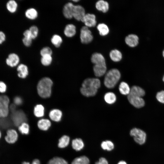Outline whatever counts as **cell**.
Returning a JSON list of instances; mask_svg holds the SVG:
<instances>
[{
	"label": "cell",
	"mask_w": 164,
	"mask_h": 164,
	"mask_svg": "<svg viewBox=\"0 0 164 164\" xmlns=\"http://www.w3.org/2000/svg\"><path fill=\"white\" fill-rule=\"evenodd\" d=\"M101 85V81L98 78H87L82 83L80 89V92L85 97L93 96L97 94Z\"/></svg>",
	"instance_id": "cell-1"
},
{
	"label": "cell",
	"mask_w": 164,
	"mask_h": 164,
	"mask_svg": "<svg viewBox=\"0 0 164 164\" xmlns=\"http://www.w3.org/2000/svg\"><path fill=\"white\" fill-rule=\"evenodd\" d=\"M53 84L52 80L49 77H45L41 79L37 86V91L39 95L43 98L49 97L51 94Z\"/></svg>",
	"instance_id": "cell-2"
},
{
	"label": "cell",
	"mask_w": 164,
	"mask_h": 164,
	"mask_svg": "<svg viewBox=\"0 0 164 164\" xmlns=\"http://www.w3.org/2000/svg\"><path fill=\"white\" fill-rule=\"evenodd\" d=\"M121 76L119 71L115 68L112 69L106 73L104 80V84L107 88H113L117 84Z\"/></svg>",
	"instance_id": "cell-3"
},
{
	"label": "cell",
	"mask_w": 164,
	"mask_h": 164,
	"mask_svg": "<svg viewBox=\"0 0 164 164\" xmlns=\"http://www.w3.org/2000/svg\"><path fill=\"white\" fill-rule=\"evenodd\" d=\"M130 135L133 137L135 141L140 145L144 144L146 141V133L142 130L134 128L130 131Z\"/></svg>",
	"instance_id": "cell-4"
},
{
	"label": "cell",
	"mask_w": 164,
	"mask_h": 164,
	"mask_svg": "<svg viewBox=\"0 0 164 164\" xmlns=\"http://www.w3.org/2000/svg\"><path fill=\"white\" fill-rule=\"evenodd\" d=\"M80 39L81 42L83 44H88L93 40V36L91 32L87 27L83 26L80 30Z\"/></svg>",
	"instance_id": "cell-5"
},
{
	"label": "cell",
	"mask_w": 164,
	"mask_h": 164,
	"mask_svg": "<svg viewBox=\"0 0 164 164\" xmlns=\"http://www.w3.org/2000/svg\"><path fill=\"white\" fill-rule=\"evenodd\" d=\"M11 119L14 124L18 126L25 122L26 119L25 114L21 110H16L12 112Z\"/></svg>",
	"instance_id": "cell-6"
},
{
	"label": "cell",
	"mask_w": 164,
	"mask_h": 164,
	"mask_svg": "<svg viewBox=\"0 0 164 164\" xmlns=\"http://www.w3.org/2000/svg\"><path fill=\"white\" fill-rule=\"evenodd\" d=\"M129 103L137 108H141L145 105V101L142 97L129 94L127 96Z\"/></svg>",
	"instance_id": "cell-7"
},
{
	"label": "cell",
	"mask_w": 164,
	"mask_h": 164,
	"mask_svg": "<svg viewBox=\"0 0 164 164\" xmlns=\"http://www.w3.org/2000/svg\"><path fill=\"white\" fill-rule=\"evenodd\" d=\"M74 5L71 2H67L64 5L62 9V13L66 19H70L73 18Z\"/></svg>",
	"instance_id": "cell-8"
},
{
	"label": "cell",
	"mask_w": 164,
	"mask_h": 164,
	"mask_svg": "<svg viewBox=\"0 0 164 164\" xmlns=\"http://www.w3.org/2000/svg\"><path fill=\"white\" fill-rule=\"evenodd\" d=\"M18 138V135L17 131L11 128L7 131L4 139L8 143L13 144L17 141Z\"/></svg>",
	"instance_id": "cell-9"
},
{
	"label": "cell",
	"mask_w": 164,
	"mask_h": 164,
	"mask_svg": "<svg viewBox=\"0 0 164 164\" xmlns=\"http://www.w3.org/2000/svg\"><path fill=\"white\" fill-rule=\"evenodd\" d=\"M81 21L88 27H94L97 24L96 16L93 14H86Z\"/></svg>",
	"instance_id": "cell-10"
},
{
	"label": "cell",
	"mask_w": 164,
	"mask_h": 164,
	"mask_svg": "<svg viewBox=\"0 0 164 164\" xmlns=\"http://www.w3.org/2000/svg\"><path fill=\"white\" fill-rule=\"evenodd\" d=\"M86 14L84 8L79 5H75L73 9V18L78 21H81Z\"/></svg>",
	"instance_id": "cell-11"
},
{
	"label": "cell",
	"mask_w": 164,
	"mask_h": 164,
	"mask_svg": "<svg viewBox=\"0 0 164 164\" xmlns=\"http://www.w3.org/2000/svg\"><path fill=\"white\" fill-rule=\"evenodd\" d=\"M139 40L138 36L134 34L128 35L125 39L126 44L131 47H134L137 46L139 43Z\"/></svg>",
	"instance_id": "cell-12"
},
{
	"label": "cell",
	"mask_w": 164,
	"mask_h": 164,
	"mask_svg": "<svg viewBox=\"0 0 164 164\" xmlns=\"http://www.w3.org/2000/svg\"><path fill=\"white\" fill-rule=\"evenodd\" d=\"M76 27L72 23L67 24L64 27L63 32L65 36L67 38H72L76 33Z\"/></svg>",
	"instance_id": "cell-13"
},
{
	"label": "cell",
	"mask_w": 164,
	"mask_h": 164,
	"mask_svg": "<svg viewBox=\"0 0 164 164\" xmlns=\"http://www.w3.org/2000/svg\"><path fill=\"white\" fill-rule=\"evenodd\" d=\"M20 61L19 56L16 54L12 53L10 54L6 59V62L7 64L11 67L17 66Z\"/></svg>",
	"instance_id": "cell-14"
},
{
	"label": "cell",
	"mask_w": 164,
	"mask_h": 164,
	"mask_svg": "<svg viewBox=\"0 0 164 164\" xmlns=\"http://www.w3.org/2000/svg\"><path fill=\"white\" fill-rule=\"evenodd\" d=\"M91 60L94 65L106 64L104 57L100 53H93L91 56Z\"/></svg>",
	"instance_id": "cell-15"
},
{
	"label": "cell",
	"mask_w": 164,
	"mask_h": 164,
	"mask_svg": "<svg viewBox=\"0 0 164 164\" xmlns=\"http://www.w3.org/2000/svg\"><path fill=\"white\" fill-rule=\"evenodd\" d=\"M25 17L28 19L33 20L37 19L38 16V12L36 9L33 7L27 9L25 12Z\"/></svg>",
	"instance_id": "cell-16"
},
{
	"label": "cell",
	"mask_w": 164,
	"mask_h": 164,
	"mask_svg": "<svg viewBox=\"0 0 164 164\" xmlns=\"http://www.w3.org/2000/svg\"><path fill=\"white\" fill-rule=\"evenodd\" d=\"M107 70L106 64L94 65L93 71L95 76L101 77L104 75Z\"/></svg>",
	"instance_id": "cell-17"
},
{
	"label": "cell",
	"mask_w": 164,
	"mask_h": 164,
	"mask_svg": "<svg viewBox=\"0 0 164 164\" xmlns=\"http://www.w3.org/2000/svg\"><path fill=\"white\" fill-rule=\"evenodd\" d=\"M18 76L22 78H25L28 74V68L27 66L24 64H20L17 67Z\"/></svg>",
	"instance_id": "cell-18"
},
{
	"label": "cell",
	"mask_w": 164,
	"mask_h": 164,
	"mask_svg": "<svg viewBox=\"0 0 164 164\" xmlns=\"http://www.w3.org/2000/svg\"><path fill=\"white\" fill-rule=\"evenodd\" d=\"M96 9L103 12L105 13L108 11L109 9V4L106 1L104 0L98 1L95 4Z\"/></svg>",
	"instance_id": "cell-19"
},
{
	"label": "cell",
	"mask_w": 164,
	"mask_h": 164,
	"mask_svg": "<svg viewBox=\"0 0 164 164\" xmlns=\"http://www.w3.org/2000/svg\"><path fill=\"white\" fill-rule=\"evenodd\" d=\"M129 94L142 97L145 95V92L144 90L140 87L137 86H133L131 88Z\"/></svg>",
	"instance_id": "cell-20"
},
{
	"label": "cell",
	"mask_w": 164,
	"mask_h": 164,
	"mask_svg": "<svg viewBox=\"0 0 164 164\" xmlns=\"http://www.w3.org/2000/svg\"><path fill=\"white\" fill-rule=\"evenodd\" d=\"M62 114L61 111L58 109H54L50 111L49 114L50 118L53 121L58 122L61 118Z\"/></svg>",
	"instance_id": "cell-21"
},
{
	"label": "cell",
	"mask_w": 164,
	"mask_h": 164,
	"mask_svg": "<svg viewBox=\"0 0 164 164\" xmlns=\"http://www.w3.org/2000/svg\"><path fill=\"white\" fill-rule=\"evenodd\" d=\"M50 42L56 48H59L62 45L63 39L62 37L58 34H54L50 39Z\"/></svg>",
	"instance_id": "cell-22"
},
{
	"label": "cell",
	"mask_w": 164,
	"mask_h": 164,
	"mask_svg": "<svg viewBox=\"0 0 164 164\" xmlns=\"http://www.w3.org/2000/svg\"><path fill=\"white\" fill-rule=\"evenodd\" d=\"M109 56L113 61L118 62L121 60L122 55V53L119 50L117 49H114L110 51Z\"/></svg>",
	"instance_id": "cell-23"
},
{
	"label": "cell",
	"mask_w": 164,
	"mask_h": 164,
	"mask_svg": "<svg viewBox=\"0 0 164 164\" xmlns=\"http://www.w3.org/2000/svg\"><path fill=\"white\" fill-rule=\"evenodd\" d=\"M51 123L50 121L46 119H43L38 121L37 125L39 128L42 130H47L50 127Z\"/></svg>",
	"instance_id": "cell-24"
},
{
	"label": "cell",
	"mask_w": 164,
	"mask_h": 164,
	"mask_svg": "<svg viewBox=\"0 0 164 164\" xmlns=\"http://www.w3.org/2000/svg\"><path fill=\"white\" fill-rule=\"evenodd\" d=\"M73 148L77 151H80L84 147V144L83 140L80 138H76L72 141Z\"/></svg>",
	"instance_id": "cell-25"
},
{
	"label": "cell",
	"mask_w": 164,
	"mask_h": 164,
	"mask_svg": "<svg viewBox=\"0 0 164 164\" xmlns=\"http://www.w3.org/2000/svg\"><path fill=\"white\" fill-rule=\"evenodd\" d=\"M100 35L104 36L108 35L109 32V29L108 26L104 23H99L97 26Z\"/></svg>",
	"instance_id": "cell-26"
},
{
	"label": "cell",
	"mask_w": 164,
	"mask_h": 164,
	"mask_svg": "<svg viewBox=\"0 0 164 164\" xmlns=\"http://www.w3.org/2000/svg\"><path fill=\"white\" fill-rule=\"evenodd\" d=\"M118 89L120 92L123 95H128L130 93L131 88L125 82H121L119 85Z\"/></svg>",
	"instance_id": "cell-27"
},
{
	"label": "cell",
	"mask_w": 164,
	"mask_h": 164,
	"mask_svg": "<svg viewBox=\"0 0 164 164\" xmlns=\"http://www.w3.org/2000/svg\"><path fill=\"white\" fill-rule=\"evenodd\" d=\"M104 99L108 104H112L115 103L116 100V97L115 94L112 92H108L104 96Z\"/></svg>",
	"instance_id": "cell-28"
},
{
	"label": "cell",
	"mask_w": 164,
	"mask_h": 164,
	"mask_svg": "<svg viewBox=\"0 0 164 164\" xmlns=\"http://www.w3.org/2000/svg\"><path fill=\"white\" fill-rule=\"evenodd\" d=\"M70 141V138L68 136L64 135L59 139L58 146L60 148H64L68 145Z\"/></svg>",
	"instance_id": "cell-29"
},
{
	"label": "cell",
	"mask_w": 164,
	"mask_h": 164,
	"mask_svg": "<svg viewBox=\"0 0 164 164\" xmlns=\"http://www.w3.org/2000/svg\"><path fill=\"white\" fill-rule=\"evenodd\" d=\"M90 161L87 156H82L75 158L72 162L71 164H89Z\"/></svg>",
	"instance_id": "cell-30"
},
{
	"label": "cell",
	"mask_w": 164,
	"mask_h": 164,
	"mask_svg": "<svg viewBox=\"0 0 164 164\" xmlns=\"http://www.w3.org/2000/svg\"><path fill=\"white\" fill-rule=\"evenodd\" d=\"M52 55H46L41 56L40 62L41 64L44 66H49L52 63L53 61Z\"/></svg>",
	"instance_id": "cell-31"
},
{
	"label": "cell",
	"mask_w": 164,
	"mask_h": 164,
	"mask_svg": "<svg viewBox=\"0 0 164 164\" xmlns=\"http://www.w3.org/2000/svg\"><path fill=\"white\" fill-rule=\"evenodd\" d=\"M44 108L41 104H37L34 107V113L35 115L37 117H40L44 115Z\"/></svg>",
	"instance_id": "cell-32"
},
{
	"label": "cell",
	"mask_w": 164,
	"mask_h": 164,
	"mask_svg": "<svg viewBox=\"0 0 164 164\" xmlns=\"http://www.w3.org/2000/svg\"><path fill=\"white\" fill-rule=\"evenodd\" d=\"M9 106L0 105V118L3 119L8 117L10 111Z\"/></svg>",
	"instance_id": "cell-33"
},
{
	"label": "cell",
	"mask_w": 164,
	"mask_h": 164,
	"mask_svg": "<svg viewBox=\"0 0 164 164\" xmlns=\"http://www.w3.org/2000/svg\"><path fill=\"white\" fill-rule=\"evenodd\" d=\"M6 7L8 10L11 13H14L17 10L18 4L14 0L9 1L7 3Z\"/></svg>",
	"instance_id": "cell-34"
},
{
	"label": "cell",
	"mask_w": 164,
	"mask_h": 164,
	"mask_svg": "<svg viewBox=\"0 0 164 164\" xmlns=\"http://www.w3.org/2000/svg\"><path fill=\"white\" fill-rule=\"evenodd\" d=\"M19 131L23 135H28L29 132V127L26 123L24 122L18 126Z\"/></svg>",
	"instance_id": "cell-35"
},
{
	"label": "cell",
	"mask_w": 164,
	"mask_h": 164,
	"mask_svg": "<svg viewBox=\"0 0 164 164\" xmlns=\"http://www.w3.org/2000/svg\"><path fill=\"white\" fill-rule=\"evenodd\" d=\"M101 146L103 149L109 151L113 150L114 147L113 143L109 140L103 141L101 144Z\"/></svg>",
	"instance_id": "cell-36"
},
{
	"label": "cell",
	"mask_w": 164,
	"mask_h": 164,
	"mask_svg": "<svg viewBox=\"0 0 164 164\" xmlns=\"http://www.w3.org/2000/svg\"><path fill=\"white\" fill-rule=\"evenodd\" d=\"M47 164H68L67 162L63 159L56 157L50 159Z\"/></svg>",
	"instance_id": "cell-37"
},
{
	"label": "cell",
	"mask_w": 164,
	"mask_h": 164,
	"mask_svg": "<svg viewBox=\"0 0 164 164\" xmlns=\"http://www.w3.org/2000/svg\"><path fill=\"white\" fill-rule=\"evenodd\" d=\"M33 40L36 39L38 36L39 29L38 27L35 25L30 26L29 28Z\"/></svg>",
	"instance_id": "cell-38"
},
{
	"label": "cell",
	"mask_w": 164,
	"mask_h": 164,
	"mask_svg": "<svg viewBox=\"0 0 164 164\" xmlns=\"http://www.w3.org/2000/svg\"><path fill=\"white\" fill-rule=\"evenodd\" d=\"M53 51L51 48L49 46H46L43 47L40 51L41 56L46 55H52Z\"/></svg>",
	"instance_id": "cell-39"
},
{
	"label": "cell",
	"mask_w": 164,
	"mask_h": 164,
	"mask_svg": "<svg viewBox=\"0 0 164 164\" xmlns=\"http://www.w3.org/2000/svg\"><path fill=\"white\" fill-rule=\"evenodd\" d=\"M10 99L8 96L4 94L0 95V105L9 106Z\"/></svg>",
	"instance_id": "cell-40"
},
{
	"label": "cell",
	"mask_w": 164,
	"mask_h": 164,
	"mask_svg": "<svg viewBox=\"0 0 164 164\" xmlns=\"http://www.w3.org/2000/svg\"><path fill=\"white\" fill-rule=\"evenodd\" d=\"M156 98L159 102L164 104V91H161L157 92Z\"/></svg>",
	"instance_id": "cell-41"
},
{
	"label": "cell",
	"mask_w": 164,
	"mask_h": 164,
	"mask_svg": "<svg viewBox=\"0 0 164 164\" xmlns=\"http://www.w3.org/2000/svg\"><path fill=\"white\" fill-rule=\"evenodd\" d=\"M33 40L29 38L24 37L22 39V42L24 45L27 47H29L32 44Z\"/></svg>",
	"instance_id": "cell-42"
},
{
	"label": "cell",
	"mask_w": 164,
	"mask_h": 164,
	"mask_svg": "<svg viewBox=\"0 0 164 164\" xmlns=\"http://www.w3.org/2000/svg\"><path fill=\"white\" fill-rule=\"evenodd\" d=\"M7 86L6 84L4 82L0 81V93H4L6 92Z\"/></svg>",
	"instance_id": "cell-43"
},
{
	"label": "cell",
	"mask_w": 164,
	"mask_h": 164,
	"mask_svg": "<svg viewBox=\"0 0 164 164\" xmlns=\"http://www.w3.org/2000/svg\"><path fill=\"white\" fill-rule=\"evenodd\" d=\"M14 104L15 105H20L22 102V98L19 96L15 97L13 99Z\"/></svg>",
	"instance_id": "cell-44"
},
{
	"label": "cell",
	"mask_w": 164,
	"mask_h": 164,
	"mask_svg": "<svg viewBox=\"0 0 164 164\" xmlns=\"http://www.w3.org/2000/svg\"><path fill=\"white\" fill-rule=\"evenodd\" d=\"M95 164H108L107 160L104 158H100L98 161L96 162Z\"/></svg>",
	"instance_id": "cell-45"
},
{
	"label": "cell",
	"mask_w": 164,
	"mask_h": 164,
	"mask_svg": "<svg viewBox=\"0 0 164 164\" xmlns=\"http://www.w3.org/2000/svg\"><path fill=\"white\" fill-rule=\"evenodd\" d=\"M23 35L24 37L31 38L32 39L30 32L29 29L26 30L24 32Z\"/></svg>",
	"instance_id": "cell-46"
},
{
	"label": "cell",
	"mask_w": 164,
	"mask_h": 164,
	"mask_svg": "<svg viewBox=\"0 0 164 164\" xmlns=\"http://www.w3.org/2000/svg\"><path fill=\"white\" fill-rule=\"evenodd\" d=\"M22 164H30L29 162H24ZM31 164H40V161L37 159H35L33 160Z\"/></svg>",
	"instance_id": "cell-47"
},
{
	"label": "cell",
	"mask_w": 164,
	"mask_h": 164,
	"mask_svg": "<svg viewBox=\"0 0 164 164\" xmlns=\"http://www.w3.org/2000/svg\"><path fill=\"white\" fill-rule=\"evenodd\" d=\"M5 36L4 33L2 31H0V44L3 42L5 39Z\"/></svg>",
	"instance_id": "cell-48"
},
{
	"label": "cell",
	"mask_w": 164,
	"mask_h": 164,
	"mask_svg": "<svg viewBox=\"0 0 164 164\" xmlns=\"http://www.w3.org/2000/svg\"><path fill=\"white\" fill-rule=\"evenodd\" d=\"M9 109L10 111H11L12 112L16 111V105L14 104H11L9 106Z\"/></svg>",
	"instance_id": "cell-49"
},
{
	"label": "cell",
	"mask_w": 164,
	"mask_h": 164,
	"mask_svg": "<svg viewBox=\"0 0 164 164\" xmlns=\"http://www.w3.org/2000/svg\"><path fill=\"white\" fill-rule=\"evenodd\" d=\"M117 164H127L126 162L124 161H121L119 162Z\"/></svg>",
	"instance_id": "cell-50"
},
{
	"label": "cell",
	"mask_w": 164,
	"mask_h": 164,
	"mask_svg": "<svg viewBox=\"0 0 164 164\" xmlns=\"http://www.w3.org/2000/svg\"><path fill=\"white\" fill-rule=\"evenodd\" d=\"M79 1V0H72V1L73 2H78Z\"/></svg>",
	"instance_id": "cell-51"
},
{
	"label": "cell",
	"mask_w": 164,
	"mask_h": 164,
	"mask_svg": "<svg viewBox=\"0 0 164 164\" xmlns=\"http://www.w3.org/2000/svg\"><path fill=\"white\" fill-rule=\"evenodd\" d=\"M2 136V133L1 131L0 130V139L1 138Z\"/></svg>",
	"instance_id": "cell-52"
},
{
	"label": "cell",
	"mask_w": 164,
	"mask_h": 164,
	"mask_svg": "<svg viewBox=\"0 0 164 164\" xmlns=\"http://www.w3.org/2000/svg\"><path fill=\"white\" fill-rule=\"evenodd\" d=\"M162 56H163V57L164 58V50H163V51L162 52Z\"/></svg>",
	"instance_id": "cell-53"
},
{
	"label": "cell",
	"mask_w": 164,
	"mask_h": 164,
	"mask_svg": "<svg viewBox=\"0 0 164 164\" xmlns=\"http://www.w3.org/2000/svg\"><path fill=\"white\" fill-rule=\"evenodd\" d=\"M162 80L163 81V82H164V76H163V77Z\"/></svg>",
	"instance_id": "cell-54"
}]
</instances>
